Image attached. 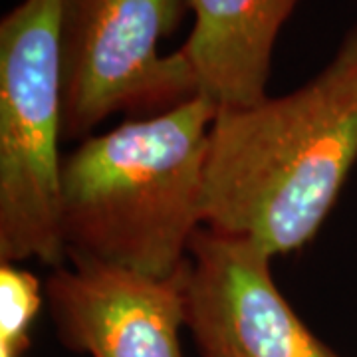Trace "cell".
I'll list each match as a JSON object with an SVG mask.
<instances>
[{
	"label": "cell",
	"mask_w": 357,
	"mask_h": 357,
	"mask_svg": "<svg viewBox=\"0 0 357 357\" xmlns=\"http://www.w3.org/2000/svg\"><path fill=\"white\" fill-rule=\"evenodd\" d=\"M357 161V24L302 88L218 109L203 178L206 229L266 255L307 244Z\"/></svg>",
	"instance_id": "1"
},
{
	"label": "cell",
	"mask_w": 357,
	"mask_h": 357,
	"mask_svg": "<svg viewBox=\"0 0 357 357\" xmlns=\"http://www.w3.org/2000/svg\"><path fill=\"white\" fill-rule=\"evenodd\" d=\"M218 105L197 96L165 114L89 135L62 159L60 229L68 260L173 278L203 229L208 133Z\"/></svg>",
	"instance_id": "2"
},
{
	"label": "cell",
	"mask_w": 357,
	"mask_h": 357,
	"mask_svg": "<svg viewBox=\"0 0 357 357\" xmlns=\"http://www.w3.org/2000/svg\"><path fill=\"white\" fill-rule=\"evenodd\" d=\"M64 0H22L0 22V262L62 266Z\"/></svg>",
	"instance_id": "3"
},
{
	"label": "cell",
	"mask_w": 357,
	"mask_h": 357,
	"mask_svg": "<svg viewBox=\"0 0 357 357\" xmlns=\"http://www.w3.org/2000/svg\"><path fill=\"white\" fill-rule=\"evenodd\" d=\"M187 10V0H64V139H88L114 114L153 117L201 96L183 50L159 52Z\"/></svg>",
	"instance_id": "4"
},
{
	"label": "cell",
	"mask_w": 357,
	"mask_h": 357,
	"mask_svg": "<svg viewBox=\"0 0 357 357\" xmlns=\"http://www.w3.org/2000/svg\"><path fill=\"white\" fill-rule=\"evenodd\" d=\"M255 243L197 230L185 268V326L203 357H342L307 328Z\"/></svg>",
	"instance_id": "5"
},
{
	"label": "cell",
	"mask_w": 357,
	"mask_h": 357,
	"mask_svg": "<svg viewBox=\"0 0 357 357\" xmlns=\"http://www.w3.org/2000/svg\"><path fill=\"white\" fill-rule=\"evenodd\" d=\"M185 268L153 278L89 260L58 266L44 288L58 340L91 357H183Z\"/></svg>",
	"instance_id": "6"
},
{
	"label": "cell",
	"mask_w": 357,
	"mask_h": 357,
	"mask_svg": "<svg viewBox=\"0 0 357 357\" xmlns=\"http://www.w3.org/2000/svg\"><path fill=\"white\" fill-rule=\"evenodd\" d=\"M300 0H187L195 22L181 46L201 93L218 109L264 102L272 52Z\"/></svg>",
	"instance_id": "7"
},
{
	"label": "cell",
	"mask_w": 357,
	"mask_h": 357,
	"mask_svg": "<svg viewBox=\"0 0 357 357\" xmlns=\"http://www.w3.org/2000/svg\"><path fill=\"white\" fill-rule=\"evenodd\" d=\"M42 307L40 280L13 262L0 264V357H22Z\"/></svg>",
	"instance_id": "8"
}]
</instances>
